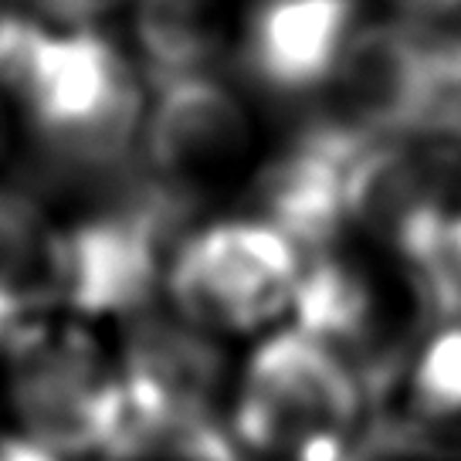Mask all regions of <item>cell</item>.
Wrapping results in <instances>:
<instances>
[{"label":"cell","mask_w":461,"mask_h":461,"mask_svg":"<svg viewBox=\"0 0 461 461\" xmlns=\"http://www.w3.org/2000/svg\"><path fill=\"white\" fill-rule=\"evenodd\" d=\"M360 380L303 330L278 332L255 353L234 431L255 451L305 458L322 445H349L360 420Z\"/></svg>","instance_id":"7a4b0ae2"},{"label":"cell","mask_w":461,"mask_h":461,"mask_svg":"<svg viewBox=\"0 0 461 461\" xmlns=\"http://www.w3.org/2000/svg\"><path fill=\"white\" fill-rule=\"evenodd\" d=\"M11 397L28 438L58 455H102L119 403V376L75 330L21 326L11 336Z\"/></svg>","instance_id":"277c9868"},{"label":"cell","mask_w":461,"mask_h":461,"mask_svg":"<svg viewBox=\"0 0 461 461\" xmlns=\"http://www.w3.org/2000/svg\"><path fill=\"white\" fill-rule=\"evenodd\" d=\"M132 34L157 86L197 75L224 48V0H136Z\"/></svg>","instance_id":"9c48e42d"},{"label":"cell","mask_w":461,"mask_h":461,"mask_svg":"<svg viewBox=\"0 0 461 461\" xmlns=\"http://www.w3.org/2000/svg\"><path fill=\"white\" fill-rule=\"evenodd\" d=\"M0 461H61L58 451L34 438H4L0 441Z\"/></svg>","instance_id":"4fadbf2b"},{"label":"cell","mask_w":461,"mask_h":461,"mask_svg":"<svg viewBox=\"0 0 461 461\" xmlns=\"http://www.w3.org/2000/svg\"><path fill=\"white\" fill-rule=\"evenodd\" d=\"M420 11H434V14H445V11H458L461 0H411Z\"/></svg>","instance_id":"9a60e30c"},{"label":"cell","mask_w":461,"mask_h":461,"mask_svg":"<svg viewBox=\"0 0 461 461\" xmlns=\"http://www.w3.org/2000/svg\"><path fill=\"white\" fill-rule=\"evenodd\" d=\"M126 376L149 387L184 420L211 418L221 353L190 319L140 316L126 343Z\"/></svg>","instance_id":"ba28073f"},{"label":"cell","mask_w":461,"mask_h":461,"mask_svg":"<svg viewBox=\"0 0 461 461\" xmlns=\"http://www.w3.org/2000/svg\"><path fill=\"white\" fill-rule=\"evenodd\" d=\"M48 241L38 207L24 194L0 190V292L31 305L48 299Z\"/></svg>","instance_id":"30bf717a"},{"label":"cell","mask_w":461,"mask_h":461,"mask_svg":"<svg viewBox=\"0 0 461 461\" xmlns=\"http://www.w3.org/2000/svg\"><path fill=\"white\" fill-rule=\"evenodd\" d=\"M303 251L268 221H228L173 255V305L201 330H255L292 305Z\"/></svg>","instance_id":"3957f363"},{"label":"cell","mask_w":461,"mask_h":461,"mask_svg":"<svg viewBox=\"0 0 461 461\" xmlns=\"http://www.w3.org/2000/svg\"><path fill=\"white\" fill-rule=\"evenodd\" d=\"M0 17H4V14H0Z\"/></svg>","instance_id":"2e32d148"},{"label":"cell","mask_w":461,"mask_h":461,"mask_svg":"<svg viewBox=\"0 0 461 461\" xmlns=\"http://www.w3.org/2000/svg\"><path fill=\"white\" fill-rule=\"evenodd\" d=\"M0 88L61 170H119L143 126V88L130 58L92 28L44 31L4 14Z\"/></svg>","instance_id":"6da1fadb"},{"label":"cell","mask_w":461,"mask_h":461,"mask_svg":"<svg viewBox=\"0 0 461 461\" xmlns=\"http://www.w3.org/2000/svg\"><path fill=\"white\" fill-rule=\"evenodd\" d=\"M461 414V322H447L420 349L411 370L407 418H455Z\"/></svg>","instance_id":"8fae6325"},{"label":"cell","mask_w":461,"mask_h":461,"mask_svg":"<svg viewBox=\"0 0 461 461\" xmlns=\"http://www.w3.org/2000/svg\"><path fill=\"white\" fill-rule=\"evenodd\" d=\"M4 88H0V159L11 153V143H14V126H11V113H7V102H4Z\"/></svg>","instance_id":"5bb4252c"},{"label":"cell","mask_w":461,"mask_h":461,"mask_svg":"<svg viewBox=\"0 0 461 461\" xmlns=\"http://www.w3.org/2000/svg\"><path fill=\"white\" fill-rule=\"evenodd\" d=\"M346 163L349 159L299 136L285 157L261 173L258 203L265 221L282 230L303 258L332 251L339 241L346 224Z\"/></svg>","instance_id":"52a82bcc"},{"label":"cell","mask_w":461,"mask_h":461,"mask_svg":"<svg viewBox=\"0 0 461 461\" xmlns=\"http://www.w3.org/2000/svg\"><path fill=\"white\" fill-rule=\"evenodd\" d=\"M38 7H44L48 14L61 17V21H88V17L102 14V11H109L115 7L119 0H34Z\"/></svg>","instance_id":"7c38bea8"},{"label":"cell","mask_w":461,"mask_h":461,"mask_svg":"<svg viewBox=\"0 0 461 461\" xmlns=\"http://www.w3.org/2000/svg\"><path fill=\"white\" fill-rule=\"evenodd\" d=\"M357 0H261L248 21L245 72L275 95L316 92L353 34Z\"/></svg>","instance_id":"8992f818"},{"label":"cell","mask_w":461,"mask_h":461,"mask_svg":"<svg viewBox=\"0 0 461 461\" xmlns=\"http://www.w3.org/2000/svg\"><path fill=\"white\" fill-rule=\"evenodd\" d=\"M248 146L251 126L230 88L203 72L159 82L143 132V170L163 187L194 203L214 176L245 157Z\"/></svg>","instance_id":"5b68a950"}]
</instances>
